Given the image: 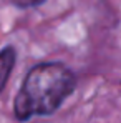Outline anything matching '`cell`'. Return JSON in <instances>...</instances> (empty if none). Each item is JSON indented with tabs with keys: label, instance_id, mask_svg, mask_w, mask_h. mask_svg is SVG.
<instances>
[{
	"label": "cell",
	"instance_id": "1",
	"mask_svg": "<svg viewBox=\"0 0 121 123\" xmlns=\"http://www.w3.org/2000/svg\"><path fill=\"white\" fill-rule=\"evenodd\" d=\"M75 75L61 63H40L33 67L18 90L13 111L17 120L27 122L33 115H50L75 90Z\"/></svg>",
	"mask_w": 121,
	"mask_h": 123
},
{
	"label": "cell",
	"instance_id": "2",
	"mask_svg": "<svg viewBox=\"0 0 121 123\" xmlns=\"http://www.w3.org/2000/svg\"><path fill=\"white\" fill-rule=\"evenodd\" d=\"M13 65H15V50L12 47H7L0 52V92L5 88Z\"/></svg>",
	"mask_w": 121,
	"mask_h": 123
},
{
	"label": "cell",
	"instance_id": "3",
	"mask_svg": "<svg viewBox=\"0 0 121 123\" xmlns=\"http://www.w3.org/2000/svg\"><path fill=\"white\" fill-rule=\"evenodd\" d=\"M7 2H10L12 5L20 7V8H28V7H37V5H41L45 0H7Z\"/></svg>",
	"mask_w": 121,
	"mask_h": 123
}]
</instances>
